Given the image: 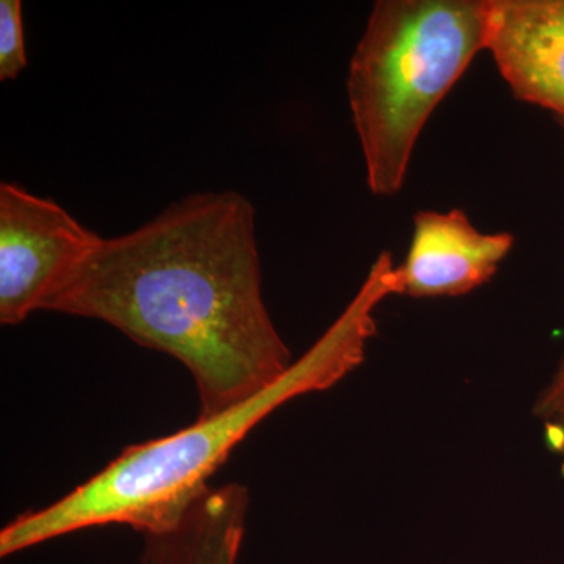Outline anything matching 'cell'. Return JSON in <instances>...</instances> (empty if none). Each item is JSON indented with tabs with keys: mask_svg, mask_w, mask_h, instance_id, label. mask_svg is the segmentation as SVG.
Segmentation results:
<instances>
[{
	"mask_svg": "<svg viewBox=\"0 0 564 564\" xmlns=\"http://www.w3.org/2000/svg\"><path fill=\"white\" fill-rule=\"evenodd\" d=\"M41 311L107 323L184 364L198 419L265 391L293 364L263 302L254 206L239 192L192 193L102 237Z\"/></svg>",
	"mask_w": 564,
	"mask_h": 564,
	"instance_id": "cell-1",
	"label": "cell"
},
{
	"mask_svg": "<svg viewBox=\"0 0 564 564\" xmlns=\"http://www.w3.org/2000/svg\"><path fill=\"white\" fill-rule=\"evenodd\" d=\"M395 267L391 252H381L339 317L276 383L181 432L129 445L90 480L3 527L0 556L93 527L129 525L141 533L172 519L267 415L304 393L333 388L364 361L377 334L375 311L397 295Z\"/></svg>",
	"mask_w": 564,
	"mask_h": 564,
	"instance_id": "cell-2",
	"label": "cell"
},
{
	"mask_svg": "<svg viewBox=\"0 0 564 564\" xmlns=\"http://www.w3.org/2000/svg\"><path fill=\"white\" fill-rule=\"evenodd\" d=\"M489 0H378L348 65L347 95L367 187L402 191L419 137L486 51Z\"/></svg>",
	"mask_w": 564,
	"mask_h": 564,
	"instance_id": "cell-3",
	"label": "cell"
},
{
	"mask_svg": "<svg viewBox=\"0 0 564 564\" xmlns=\"http://www.w3.org/2000/svg\"><path fill=\"white\" fill-rule=\"evenodd\" d=\"M54 199L0 184V323H24L101 242Z\"/></svg>",
	"mask_w": 564,
	"mask_h": 564,
	"instance_id": "cell-4",
	"label": "cell"
},
{
	"mask_svg": "<svg viewBox=\"0 0 564 564\" xmlns=\"http://www.w3.org/2000/svg\"><path fill=\"white\" fill-rule=\"evenodd\" d=\"M410 250L397 267V295L462 296L486 284L514 247L510 232H484L462 209L419 210Z\"/></svg>",
	"mask_w": 564,
	"mask_h": 564,
	"instance_id": "cell-5",
	"label": "cell"
},
{
	"mask_svg": "<svg viewBox=\"0 0 564 564\" xmlns=\"http://www.w3.org/2000/svg\"><path fill=\"white\" fill-rule=\"evenodd\" d=\"M486 51L516 99L564 120V0H489Z\"/></svg>",
	"mask_w": 564,
	"mask_h": 564,
	"instance_id": "cell-6",
	"label": "cell"
},
{
	"mask_svg": "<svg viewBox=\"0 0 564 564\" xmlns=\"http://www.w3.org/2000/svg\"><path fill=\"white\" fill-rule=\"evenodd\" d=\"M248 505L243 485L207 486L172 519L140 533L139 564H239Z\"/></svg>",
	"mask_w": 564,
	"mask_h": 564,
	"instance_id": "cell-7",
	"label": "cell"
},
{
	"mask_svg": "<svg viewBox=\"0 0 564 564\" xmlns=\"http://www.w3.org/2000/svg\"><path fill=\"white\" fill-rule=\"evenodd\" d=\"M28 66L21 0H0V82L18 79Z\"/></svg>",
	"mask_w": 564,
	"mask_h": 564,
	"instance_id": "cell-8",
	"label": "cell"
},
{
	"mask_svg": "<svg viewBox=\"0 0 564 564\" xmlns=\"http://www.w3.org/2000/svg\"><path fill=\"white\" fill-rule=\"evenodd\" d=\"M564 133V120H558ZM534 413L545 423L549 430L555 429L564 432V359L558 372L552 378L551 384L545 388L538 399Z\"/></svg>",
	"mask_w": 564,
	"mask_h": 564,
	"instance_id": "cell-9",
	"label": "cell"
}]
</instances>
